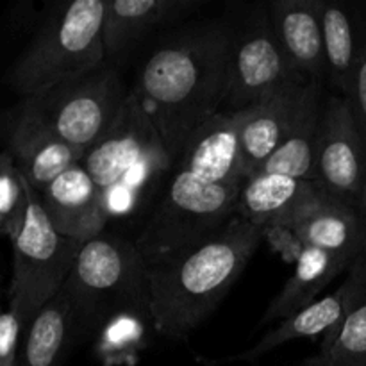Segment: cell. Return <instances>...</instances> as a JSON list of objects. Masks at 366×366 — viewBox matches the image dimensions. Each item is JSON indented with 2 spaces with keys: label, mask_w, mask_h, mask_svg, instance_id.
<instances>
[{
  "label": "cell",
  "mask_w": 366,
  "mask_h": 366,
  "mask_svg": "<svg viewBox=\"0 0 366 366\" xmlns=\"http://www.w3.org/2000/svg\"><path fill=\"white\" fill-rule=\"evenodd\" d=\"M304 366H366V299L332 338L322 340L320 352Z\"/></svg>",
  "instance_id": "obj_25"
},
{
  "label": "cell",
  "mask_w": 366,
  "mask_h": 366,
  "mask_svg": "<svg viewBox=\"0 0 366 366\" xmlns=\"http://www.w3.org/2000/svg\"><path fill=\"white\" fill-rule=\"evenodd\" d=\"M324 193L325 189L315 181L257 172L243 182L236 217L267 231Z\"/></svg>",
  "instance_id": "obj_18"
},
{
  "label": "cell",
  "mask_w": 366,
  "mask_h": 366,
  "mask_svg": "<svg viewBox=\"0 0 366 366\" xmlns=\"http://www.w3.org/2000/svg\"><path fill=\"white\" fill-rule=\"evenodd\" d=\"M366 174V132L349 97L331 95L322 106L313 181L357 207Z\"/></svg>",
  "instance_id": "obj_10"
},
{
  "label": "cell",
  "mask_w": 366,
  "mask_h": 366,
  "mask_svg": "<svg viewBox=\"0 0 366 366\" xmlns=\"http://www.w3.org/2000/svg\"><path fill=\"white\" fill-rule=\"evenodd\" d=\"M299 79L304 75L293 70L282 52L268 4L254 6L245 20L231 27L224 106L236 113Z\"/></svg>",
  "instance_id": "obj_8"
},
{
  "label": "cell",
  "mask_w": 366,
  "mask_h": 366,
  "mask_svg": "<svg viewBox=\"0 0 366 366\" xmlns=\"http://www.w3.org/2000/svg\"><path fill=\"white\" fill-rule=\"evenodd\" d=\"M263 239V231L234 217L211 238L156 264H145L150 311L159 336L188 338L211 317Z\"/></svg>",
  "instance_id": "obj_2"
},
{
  "label": "cell",
  "mask_w": 366,
  "mask_h": 366,
  "mask_svg": "<svg viewBox=\"0 0 366 366\" xmlns=\"http://www.w3.org/2000/svg\"><path fill=\"white\" fill-rule=\"evenodd\" d=\"M357 213L361 214V218H363V222L366 224V174H365L363 188H361L360 200H357Z\"/></svg>",
  "instance_id": "obj_29"
},
{
  "label": "cell",
  "mask_w": 366,
  "mask_h": 366,
  "mask_svg": "<svg viewBox=\"0 0 366 366\" xmlns=\"http://www.w3.org/2000/svg\"><path fill=\"white\" fill-rule=\"evenodd\" d=\"M38 197L59 234L82 245L104 234L107 218L100 192L81 161L54 179Z\"/></svg>",
  "instance_id": "obj_14"
},
{
  "label": "cell",
  "mask_w": 366,
  "mask_h": 366,
  "mask_svg": "<svg viewBox=\"0 0 366 366\" xmlns=\"http://www.w3.org/2000/svg\"><path fill=\"white\" fill-rule=\"evenodd\" d=\"M129 93L120 75L102 66L79 81L25 100L64 142L86 152L113 127Z\"/></svg>",
  "instance_id": "obj_9"
},
{
  "label": "cell",
  "mask_w": 366,
  "mask_h": 366,
  "mask_svg": "<svg viewBox=\"0 0 366 366\" xmlns=\"http://www.w3.org/2000/svg\"><path fill=\"white\" fill-rule=\"evenodd\" d=\"M279 225L288 229L302 249L311 247L352 261L366 254V224L357 207L327 192Z\"/></svg>",
  "instance_id": "obj_13"
},
{
  "label": "cell",
  "mask_w": 366,
  "mask_h": 366,
  "mask_svg": "<svg viewBox=\"0 0 366 366\" xmlns=\"http://www.w3.org/2000/svg\"><path fill=\"white\" fill-rule=\"evenodd\" d=\"M275 36L297 74L327 79L322 0H274L268 4Z\"/></svg>",
  "instance_id": "obj_16"
},
{
  "label": "cell",
  "mask_w": 366,
  "mask_h": 366,
  "mask_svg": "<svg viewBox=\"0 0 366 366\" xmlns=\"http://www.w3.org/2000/svg\"><path fill=\"white\" fill-rule=\"evenodd\" d=\"M6 150L36 193L82 159L84 152L64 142L25 99L4 117Z\"/></svg>",
  "instance_id": "obj_11"
},
{
  "label": "cell",
  "mask_w": 366,
  "mask_h": 366,
  "mask_svg": "<svg viewBox=\"0 0 366 366\" xmlns=\"http://www.w3.org/2000/svg\"><path fill=\"white\" fill-rule=\"evenodd\" d=\"M29 322L31 320L25 317L20 302L9 299L7 310L0 318V366H20L21 345Z\"/></svg>",
  "instance_id": "obj_27"
},
{
  "label": "cell",
  "mask_w": 366,
  "mask_h": 366,
  "mask_svg": "<svg viewBox=\"0 0 366 366\" xmlns=\"http://www.w3.org/2000/svg\"><path fill=\"white\" fill-rule=\"evenodd\" d=\"M150 331L156 332L150 310L118 311L93 336L97 357L106 366H131L149 343Z\"/></svg>",
  "instance_id": "obj_24"
},
{
  "label": "cell",
  "mask_w": 366,
  "mask_h": 366,
  "mask_svg": "<svg viewBox=\"0 0 366 366\" xmlns=\"http://www.w3.org/2000/svg\"><path fill=\"white\" fill-rule=\"evenodd\" d=\"M11 245L13 279L9 299H16L25 317L32 320L63 290L82 243L56 231L31 186L25 224Z\"/></svg>",
  "instance_id": "obj_7"
},
{
  "label": "cell",
  "mask_w": 366,
  "mask_h": 366,
  "mask_svg": "<svg viewBox=\"0 0 366 366\" xmlns=\"http://www.w3.org/2000/svg\"><path fill=\"white\" fill-rule=\"evenodd\" d=\"M243 182H207L175 168L157 209L136 238L145 264L163 263L229 224L236 217Z\"/></svg>",
  "instance_id": "obj_6"
},
{
  "label": "cell",
  "mask_w": 366,
  "mask_h": 366,
  "mask_svg": "<svg viewBox=\"0 0 366 366\" xmlns=\"http://www.w3.org/2000/svg\"><path fill=\"white\" fill-rule=\"evenodd\" d=\"M366 299V254L352 264L347 272V279L336 292L324 299L317 300L311 306L304 307L299 313L292 315L286 320L279 322L274 329L267 332L256 345L250 347L238 356L225 357L224 363L232 361H257L264 354L293 342V340L313 338L324 335V340L332 338L350 313Z\"/></svg>",
  "instance_id": "obj_12"
},
{
  "label": "cell",
  "mask_w": 366,
  "mask_h": 366,
  "mask_svg": "<svg viewBox=\"0 0 366 366\" xmlns=\"http://www.w3.org/2000/svg\"><path fill=\"white\" fill-rule=\"evenodd\" d=\"M74 342L71 307L66 293L61 290L29 322L20 366H61Z\"/></svg>",
  "instance_id": "obj_23"
},
{
  "label": "cell",
  "mask_w": 366,
  "mask_h": 366,
  "mask_svg": "<svg viewBox=\"0 0 366 366\" xmlns=\"http://www.w3.org/2000/svg\"><path fill=\"white\" fill-rule=\"evenodd\" d=\"M306 79L310 77L299 79L238 111L243 179L256 174L281 147Z\"/></svg>",
  "instance_id": "obj_15"
},
{
  "label": "cell",
  "mask_w": 366,
  "mask_h": 366,
  "mask_svg": "<svg viewBox=\"0 0 366 366\" xmlns=\"http://www.w3.org/2000/svg\"><path fill=\"white\" fill-rule=\"evenodd\" d=\"M177 168L207 182H245L239 149V113H217L188 139Z\"/></svg>",
  "instance_id": "obj_17"
},
{
  "label": "cell",
  "mask_w": 366,
  "mask_h": 366,
  "mask_svg": "<svg viewBox=\"0 0 366 366\" xmlns=\"http://www.w3.org/2000/svg\"><path fill=\"white\" fill-rule=\"evenodd\" d=\"M356 261L325 250L304 247L295 261V270L292 277L285 282L281 292L275 295L270 306L264 311L259 327L282 322L292 315L299 313L304 307L317 302V297L343 272H349Z\"/></svg>",
  "instance_id": "obj_20"
},
{
  "label": "cell",
  "mask_w": 366,
  "mask_h": 366,
  "mask_svg": "<svg viewBox=\"0 0 366 366\" xmlns=\"http://www.w3.org/2000/svg\"><path fill=\"white\" fill-rule=\"evenodd\" d=\"M27 179L7 150L0 154V231L11 243L20 234L29 209Z\"/></svg>",
  "instance_id": "obj_26"
},
{
  "label": "cell",
  "mask_w": 366,
  "mask_h": 366,
  "mask_svg": "<svg viewBox=\"0 0 366 366\" xmlns=\"http://www.w3.org/2000/svg\"><path fill=\"white\" fill-rule=\"evenodd\" d=\"M200 7L195 0H106L104 49L106 56L127 52L159 25Z\"/></svg>",
  "instance_id": "obj_21"
},
{
  "label": "cell",
  "mask_w": 366,
  "mask_h": 366,
  "mask_svg": "<svg viewBox=\"0 0 366 366\" xmlns=\"http://www.w3.org/2000/svg\"><path fill=\"white\" fill-rule=\"evenodd\" d=\"M174 163L132 89L113 127L81 159L99 188L107 222L134 218Z\"/></svg>",
  "instance_id": "obj_3"
},
{
  "label": "cell",
  "mask_w": 366,
  "mask_h": 366,
  "mask_svg": "<svg viewBox=\"0 0 366 366\" xmlns=\"http://www.w3.org/2000/svg\"><path fill=\"white\" fill-rule=\"evenodd\" d=\"M75 340L93 338L104 320L132 307L150 310L145 261L134 242L100 234L81 247L63 286Z\"/></svg>",
  "instance_id": "obj_5"
},
{
  "label": "cell",
  "mask_w": 366,
  "mask_h": 366,
  "mask_svg": "<svg viewBox=\"0 0 366 366\" xmlns=\"http://www.w3.org/2000/svg\"><path fill=\"white\" fill-rule=\"evenodd\" d=\"M231 25L204 21L152 50L132 92L177 161L188 139L224 106Z\"/></svg>",
  "instance_id": "obj_1"
},
{
  "label": "cell",
  "mask_w": 366,
  "mask_h": 366,
  "mask_svg": "<svg viewBox=\"0 0 366 366\" xmlns=\"http://www.w3.org/2000/svg\"><path fill=\"white\" fill-rule=\"evenodd\" d=\"M322 82L306 79L281 147L257 172L313 181L315 147L322 117ZM256 172V174H257Z\"/></svg>",
  "instance_id": "obj_19"
},
{
  "label": "cell",
  "mask_w": 366,
  "mask_h": 366,
  "mask_svg": "<svg viewBox=\"0 0 366 366\" xmlns=\"http://www.w3.org/2000/svg\"><path fill=\"white\" fill-rule=\"evenodd\" d=\"M106 0H74L57 7L11 64L4 82L21 99L45 95L100 70Z\"/></svg>",
  "instance_id": "obj_4"
},
{
  "label": "cell",
  "mask_w": 366,
  "mask_h": 366,
  "mask_svg": "<svg viewBox=\"0 0 366 366\" xmlns=\"http://www.w3.org/2000/svg\"><path fill=\"white\" fill-rule=\"evenodd\" d=\"M349 99L352 100L357 118H360L361 125H363L366 132V39L363 50H361L360 61H357L356 75H354L352 82V92H350Z\"/></svg>",
  "instance_id": "obj_28"
},
{
  "label": "cell",
  "mask_w": 366,
  "mask_h": 366,
  "mask_svg": "<svg viewBox=\"0 0 366 366\" xmlns=\"http://www.w3.org/2000/svg\"><path fill=\"white\" fill-rule=\"evenodd\" d=\"M322 29L327 81L338 95L349 97L365 45L366 29L347 4L329 0H322Z\"/></svg>",
  "instance_id": "obj_22"
}]
</instances>
